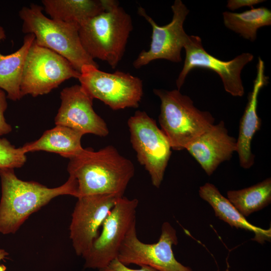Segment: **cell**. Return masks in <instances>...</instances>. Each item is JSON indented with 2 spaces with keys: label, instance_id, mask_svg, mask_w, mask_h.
Segmentation results:
<instances>
[{
  "label": "cell",
  "instance_id": "cell-1",
  "mask_svg": "<svg viewBox=\"0 0 271 271\" xmlns=\"http://www.w3.org/2000/svg\"><path fill=\"white\" fill-rule=\"evenodd\" d=\"M67 171L75 181L76 198L97 194L123 196L134 174L132 162L112 146L85 149L70 159Z\"/></svg>",
  "mask_w": 271,
  "mask_h": 271
},
{
  "label": "cell",
  "instance_id": "cell-2",
  "mask_svg": "<svg viewBox=\"0 0 271 271\" xmlns=\"http://www.w3.org/2000/svg\"><path fill=\"white\" fill-rule=\"evenodd\" d=\"M2 196L0 201V232L15 233L33 213L60 195L76 197L74 179L69 177L63 185L48 188L34 181H24L14 169H0Z\"/></svg>",
  "mask_w": 271,
  "mask_h": 271
},
{
  "label": "cell",
  "instance_id": "cell-3",
  "mask_svg": "<svg viewBox=\"0 0 271 271\" xmlns=\"http://www.w3.org/2000/svg\"><path fill=\"white\" fill-rule=\"evenodd\" d=\"M132 29L131 17L119 2L106 0L105 10L81 25L79 35L90 57L104 61L114 69L124 55Z\"/></svg>",
  "mask_w": 271,
  "mask_h": 271
},
{
  "label": "cell",
  "instance_id": "cell-4",
  "mask_svg": "<svg viewBox=\"0 0 271 271\" xmlns=\"http://www.w3.org/2000/svg\"><path fill=\"white\" fill-rule=\"evenodd\" d=\"M43 7L32 4L19 12L23 21L22 31L34 35L36 43L51 50L67 59L79 72L85 65L98 67L83 48L79 35L80 27L46 17Z\"/></svg>",
  "mask_w": 271,
  "mask_h": 271
},
{
  "label": "cell",
  "instance_id": "cell-5",
  "mask_svg": "<svg viewBox=\"0 0 271 271\" xmlns=\"http://www.w3.org/2000/svg\"><path fill=\"white\" fill-rule=\"evenodd\" d=\"M161 100L159 122L172 149L180 151L207 131L215 119L208 111H202L179 90L154 89Z\"/></svg>",
  "mask_w": 271,
  "mask_h": 271
},
{
  "label": "cell",
  "instance_id": "cell-6",
  "mask_svg": "<svg viewBox=\"0 0 271 271\" xmlns=\"http://www.w3.org/2000/svg\"><path fill=\"white\" fill-rule=\"evenodd\" d=\"M78 80L91 98L101 100L113 110L137 108L143 95L142 80L128 73H108L94 65H85Z\"/></svg>",
  "mask_w": 271,
  "mask_h": 271
},
{
  "label": "cell",
  "instance_id": "cell-7",
  "mask_svg": "<svg viewBox=\"0 0 271 271\" xmlns=\"http://www.w3.org/2000/svg\"><path fill=\"white\" fill-rule=\"evenodd\" d=\"M130 140L139 163L159 188L171 155L170 143L155 120L144 111H137L128 119Z\"/></svg>",
  "mask_w": 271,
  "mask_h": 271
},
{
  "label": "cell",
  "instance_id": "cell-8",
  "mask_svg": "<svg viewBox=\"0 0 271 271\" xmlns=\"http://www.w3.org/2000/svg\"><path fill=\"white\" fill-rule=\"evenodd\" d=\"M77 71L65 58L32 43L25 60L20 85L22 96L46 94L69 79H78Z\"/></svg>",
  "mask_w": 271,
  "mask_h": 271
},
{
  "label": "cell",
  "instance_id": "cell-9",
  "mask_svg": "<svg viewBox=\"0 0 271 271\" xmlns=\"http://www.w3.org/2000/svg\"><path fill=\"white\" fill-rule=\"evenodd\" d=\"M139 201L119 197L101 226V231L90 249L82 257L85 268L99 270L117 258L120 246L136 223Z\"/></svg>",
  "mask_w": 271,
  "mask_h": 271
},
{
  "label": "cell",
  "instance_id": "cell-10",
  "mask_svg": "<svg viewBox=\"0 0 271 271\" xmlns=\"http://www.w3.org/2000/svg\"><path fill=\"white\" fill-rule=\"evenodd\" d=\"M178 242L176 231L168 222L162 224L156 243L143 242L138 237L136 223L128 231L117 258L126 265H146L159 271H194L176 259L172 247Z\"/></svg>",
  "mask_w": 271,
  "mask_h": 271
},
{
  "label": "cell",
  "instance_id": "cell-11",
  "mask_svg": "<svg viewBox=\"0 0 271 271\" xmlns=\"http://www.w3.org/2000/svg\"><path fill=\"white\" fill-rule=\"evenodd\" d=\"M171 9L173 13L172 21L169 24L161 26L147 14L143 7H138V14L150 24L152 34L149 49L140 52L133 62L134 68H140L157 59H165L174 63L182 61L181 51L189 38L183 28L189 10L181 0L175 1Z\"/></svg>",
  "mask_w": 271,
  "mask_h": 271
},
{
  "label": "cell",
  "instance_id": "cell-12",
  "mask_svg": "<svg viewBox=\"0 0 271 271\" xmlns=\"http://www.w3.org/2000/svg\"><path fill=\"white\" fill-rule=\"evenodd\" d=\"M186 57L183 68L176 81L179 90L185 82L188 73L195 68L208 69L216 72L220 76L225 90L233 96L241 97L244 89L241 78L243 67L251 62L253 55L243 53L234 59L222 61L207 53L204 49L201 39L198 36H189L184 47Z\"/></svg>",
  "mask_w": 271,
  "mask_h": 271
},
{
  "label": "cell",
  "instance_id": "cell-13",
  "mask_svg": "<svg viewBox=\"0 0 271 271\" xmlns=\"http://www.w3.org/2000/svg\"><path fill=\"white\" fill-rule=\"evenodd\" d=\"M119 197L97 194L78 198L69 227L70 238L77 255L82 257L90 249Z\"/></svg>",
  "mask_w": 271,
  "mask_h": 271
},
{
  "label": "cell",
  "instance_id": "cell-14",
  "mask_svg": "<svg viewBox=\"0 0 271 271\" xmlns=\"http://www.w3.org/2000/svg\"><path fill=\"white\" fill-rule=\"evenodd\" d=\"M61 105L55 117L56 125L78 130L84 135L105 137L109 129L104 119L93 108V98L80 85L64 88L60 93Z\"/></svg>",
  "mask_w": 271,
  "mask_h": 271
},
{
  "label": "cell",
  "instance_id": "cell-15",
  "mask_svg": "<svg viewBox=\"0 0 271 271\" xmlns=\"http://www.w3.org/2000/svg\"><path fill=\"white\" fill-rule=\"evenodd\" d=\"M236 139L228 134L223 121L213 124L186 148L205 172L211 176L236 152Z\"/></svg>",
  "mask_w": 271,
  "mask_h": 271
},
{
  "label": "cell",
  "instance_id": "cell-16",
  "mask_svg": "<svg viewBox=\"0 0 271 271\" xmlns=\"http://www.w3.org/2000/svg\"><path fill=\"white\" fill-rule=\"evenodd\" d=\"M256 75L252 91L248 94V102L241 118L239 134L236 139V152L240 166L249 169L254 163V155L251 144L255 133L260 129L261 120L257 113V100L261 89L268 83V77L264 74V64L259 57L256 65Z\"/></svg>",
  "mask_w": 271,
  "mask_h": 271
},
{
  "label": "cell",
  "instance_id": "cell-17",
  "mask_svg": "<svg viewBox=\"0 0 271 271\" xmlns=\"http://www.w3.org/2000/svg\"><path fill=\"white\" fill-rule=\"evenodd\" d=\"M200 197L212 207L216 217L231 227L242 229L254 233L253 240L263 244L270 241L271 229H265L255 226L248 221L234 206L223 196L213 184L206 183L199 190Z\"/></svg>",
  "mask_w": 271,
  "mask_h": 271
},
{
  "label": "cell",
  "instance_id": "cell-18",
  "mask_svg": "<svg viewBox=\"0 0 271 271\" xmlns=\"http://www.w3.org/2000/svg\"><path fill=\"white\" fill-rule=\"evenodd\" d=\"M83 135L71 128L56 125L46 130L39 139L25 144L21 148L25 154L42 151L57 153L70 159L83 150L81 144Z\"/></svg>",
  "mask_w": 271,
  "mask_h": 271
},
{
  "label": "cell",
  "instance_id": "cell-19",
  "mask_svg": "<svg viewBox=\"0 0 271 271\" xmlns=\"http://www.w3.org/2000/svg\"><path fill=\"white\" fill-rule=\"evenodd\" d=\"M5 38L0 27V40ZM35 39L32 34L24 37L22 46L15 52L4 55L0 52V88L6 91L7 97L14 101L22 97L20 85L23 70L29 50Z\"/></svg>",
  "mask_w": 271,
  "mask_h": 271
},
{
  "label": "cell",
  "instance_id": "cell-20",
  "mask_svg": "<svg viewBox=\"0 0 271 271\" xmlns=\"http://www.w3.org/2000/svg\"><path fill=\"white\" fill-rule=\"evenodd\" d=\"M42 3L51 19L80 27L105 10L106 0H43Z\"/></svg>",
  "mask_w": 271,
  "mask_h": 271
},
{
  "label": "cell",
  "instance_id": "cell-21",
  "mask_svg": "<svg viewBox=\"0 0 271 271\" xmlns=\"http://www.w3.org/2000/svg\"><path fill=\"white\" fill-rule=\"evenodd\" d=\"M251 8L239 13L225 11L223 17L226 28L253 42L259 28L271 25V11L264 7Z\"/></svg>",
  "mask_w": 271,
  "mask_h": 271
},
{
  "label": "cell",
  "instance_id": "cell-22",
  "mask_svg": "<svg viewBox=\"0 0 271 271\" xmlns=\"http://www.w3.org/2000/svg\"><path fill=\"white\" fill-rule=\"evenodd\" d=\"M227 196L238 211L247 217L270 203V178L247 188L228 191Z\"/></svg>",
  "mask_w": 271,
  "mask_h": 271
},
{
  "label": "cell",
  "instance_id": "cell-23",
  "mask_svg": "<svg viewBox=\"0 0 271 271\" xmlns=\"http://www.w3.org/2000/svg\"><path fill=\"white\" fill-rule=\"evenodd\" d=\"M21 147L17 148L5 138H0V169L22 167L27 161Z\"/></svg>",
  "mask_w": 271,
  "mask_h": 271
},
{
  "label": "cell",
  "instance_id": "cell-24",
  "mask_svg": "<svg viewBox=\"0 0 271 271\" xmlns=\"http://www.w3.org/2000/svg\"><path fill=\"white\" fill-rule=\"evenodd\" d=\"M138 269L129 268L121 263L117 258L111 261L107 265L98 271H159L148 265H140Z\"/></svg>",
  "mask_w": 271,
  "mask_h": 271
},
{
  "label": "cell",
  "instance_id": "cell-25",
  "mask_svg": "<svg viewBox=\"0 0 271 271\" xmlns=\"http://www.w3.org/2000/svg\"><path fill=\"white\" fill-rule=\"evenodd\" d=\"M7 106L6 93L0 89V136L8 134L12 130L11 125L7 122L4 116V113Z\"/></svg>",
  "mask_w": 271,
  "mask_h": 271
},
{
  "label": "cell",
  "instance_id": "cell-26",
  "mask_svg": "<svg viewBox=\"0 0 271 271\" xmlns=\"http://www.w3.org/2000/svg\"><path fill=\"white\" fill-rule=\"evenodd\" d=\"M264 1L262 0H229L227 2V8L231 11L243 7H253V6L258 4Z\"/></svg>",
  "mask_w": 271,
  "mask_h": 271
},
{
  "label": "cell",
  "instance_id": "cell-27",
  "mask_svg": "<svg viewBox=\"0 0 271 271\" xmlns=\"http://www.w3.org/2000/svg\"><path fill=\"white\" fill-rule=\"evenodd\" d=\"M8 255L9 253L5 249L0 248V271H5L6 270V267L4 264H1V262L6 258Z\"/></svg>",
  "mask_w": 271,
  "mask_h": 271
}]
</instances>
